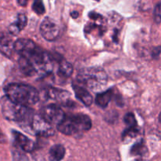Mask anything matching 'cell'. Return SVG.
Masks as SVG:
<instances>
[{
	"instance_id": "cell-1",
	"label": "cell",
	"mask_w": 161,
	"mask_h": 161,
	"mask_svg": "<svg viewBox=\"0 0 161 161\" xmlns=\"http://www.w3.org/2000/svg\"><path fill=\"white\" fill-rule=\"evenodd\" d=\"M1 104L2 113H3V116L6 119L17 122L20 124H23L22 128H25L27 126L28 127L25 130H28L26 131H28V130H30L31 119L34 116L32 109H31L28 106L14 103L12 101L9 100L6 96L3 97Z\"/></svg>"
},
{
	"instance_id": "cell-2",
	"label": "cell",
	"mask_w": 161,
	"mask_h": 161,
	"mask_svg": "<svg viewBox=\"0 0 161 161\" xmlns=\"http://www.w3.org/2000/svg\"><path fill=\"white\" fill-rule=\"evenodd\" d=\"M6 96L14 103L29 106L37 103L39 94L33 86L24 83H10L5 87Z\"/></svg>"
},
{
	"instance_id": "cell-3",
	"label": "cell",
	"mask_w": 161,
	"mask_h": 161,
	"mask_svg": "<svg viewBox=\"0 0 161 161\" xmlns=\"http://www.w3.org/2000/svg\"><path fill=\"white\" fill-rule=\"evenodd\" d=\"M92 127L90 117L84 114L66 116L63 120L57 125V128L61 133L65 135H75L81 132L89 130Z\"/></svg>"
},
{
	"instance_id": "cell-4",
	"label": "cell",
	"mask_w": 161,
	"mask_h": 161,
	"mask_svg": "<svg viewBox=\"0 0 161 161\" xmlns=\"http://www.w3.org/2000/svg\"><path fill=\"white\" fill-rule=\"evenodd\" d=\"M77 80L91 91H99L107 84L108 76L101 68L91 67L81 69L77 75Z\"/></svg>"
},
{
	"instance_id": "cell-5",
	"label": "cell",
	"mask_w": 161,
	"mask_h": 161,
	"mask_svg": "<svg viewBox=\"0 0 161 161\" xmlns=\"http://www.w3.org/2000/svg\"><path fill=\"white\" fill-rule=\"evenodd\" d=\"M42 137H50L55 135V130L51 124L47 123L40 115L33 116L30 127V132Z\"/></svg>"
},
{
	"instance_id": "cell-6",
	"label": "cell",
	"mask_w": 161,
	"mask_h": 161,
	"mask_svg": "<svg viewBox=\"0 0 161 161\" xmlns=\"http://www.w3.org/2000/svg\"><path fill=\"white\" fill-rule=\"evenodd\" d=\"M40 116L50 124L57 126L63 120L65 114L58 105L51 104L46 105L41 109Z\"/></svg>"
},
{
	"instance_id": "cell-7",
	"label": "cell",
	"mask_w": 161,
	"mask_h": 161,
	"mask_svg": "<svg viewBox=\"0 0 161 161\" xmlns=\"http://www.w3.org/2000/svg\"><path fill=\"white\" fill-rule=\"evenodd\" d=\"M60 27L55 20L47 17L40 25V31L42 37L47 41H53L59 36Z\"/></svg>"
},
{
	"instance_id": "cell-8",
	"label": "cell",
	"mask_w": 161,
	"mask_h": 161,
	"mask_svg": "<svg viewBox=\"0 0 161 161\" xmlns=\"http://www.w3.org/2000/svg\"><path fill=\"white\" fill-rule=\"evenodd\" d=\"M47 97L54 100L55 102H58L59 104L69 106L70 104H72V101L70 100V94L68 91L64 90L58 89V88L50 87L47 91Z\"/></svg>"
},
{
	"instance_id": "cell-9",
	"label": "cell",
	"mask_w": 161,
	"mask_h": 161,
	"mask_svg": "<svg viewBox=\"0 0 161 161\" xmlns=\"http://www.w3.org/2000/svg\"><path fill=\"white\" fill-rule=\"evenodd\" d=\"M13 135L16 143L22 150L27 153H30L34 150L35 143L28 137L16 130H13Z\"/></svg>"
},
{
	"instance_id": "cell-10",
	"label": "cell",
	"mask_w": 161,
	"mask_h": 161,
	"mask_svg": "<svg viewBox=\"0 0 161 161\" xmlns=\"http://www.w3.org/2000/svg\"><path fill=\"white\" fill-rule=\"evenodd\" d=\"M14 44L12 38L7 34L0 32V52L4 56L11 58L14 53Z\"/></svg>"
},
{
	"instance_id": "cell-11",
	"label": "cell",
	"mask_w": 161,
	"mask_h": 161,
	"mask_svg": "<svg viewBox=\"0 0 161 161\" xmlns=\"http://www.w3.org/2000/svg\"><path fill=\"white\" fill-rule=\"evenodd\" d=\"M72 88L75 91V94L76 97L79 100L81 101L82 103L84 104L86 106H90L92 104L93 97L86 88L75 84L72 86Z\"/></svg>"
},
{
	"instance_id": "cell-12",
	"label": "cell",
	"mask_w": 161,
	"mask_h": 161,
	"mask_svg": "<svg viewBox=\"0 0 161 161\" xmlns=\"http://www.w3.org/2000/svg\"><path fill=\"white\" fill-rule=\"evenodd\" d=\"M27 25V17L24 14H20L17 15V20L9 27V31L13 36H17Z\"/></svg>"
},
{
	"instance_id": "cell-13",
	"label": "cell",
	"mask_w": 161,
	"mask_h": 161,
	"mask_svg": "<svg viewBox=\"0 0 161 161\" xmlns=\"http://www.w3.org/2000/svg\"><path fill=\"white\" fill-rule=\"evenodd\" d=\"M18 64L20 71L25 75H28V76H33L37 74V71H36L34 64L27 58L20 56L18 60Z\"/></svg>"
},
{
	"instance_id": "cell-14",
	"label": "cell",
	"mask_w": 161,
	"mask_h": 161,
	"mask_svg": "<svg viewBox=\"0 0 161 161\" xmlns=\"http://www.w3.org/2000/svg\"><path fill=\"white\" fill-rule=\"evenodd\" d=\"M65 156V149L62 145L57 144L50 148L48 153L50 161H61Z\"/></svg>"
},
{
	"instance_id": "cell-15",
	"label": "cell",
	"mask_w": 161,
	"mask_h": 161,
	"mask_svg": "<svg viewBox=\"0 0 161 161\" xmlns=\"http://www.w3.org/2000/svg\"><path fill=\"white\" fill-rule=\"evenodd\" d=\"M113 95V92L111 89L108 90V91H105V92L103 93H100V94H98L96 96V104H97V105H98L99 107H101V108H105V107H107V105H108L110 101L112 100Z\"/></svg>"
},
{
	"instance_id": "cell-16",
	"label": "cell",
	"mask_w": 161,
	"mask_h": 161,
	"mask_svg": "<svg viewBox=\"0 0 161 161\" xmlns=\"http://www.w3.org/2000/svg\"><path fill=\"white\" fill-rule=\"evenodd\" d=\"M72 72H73V67L70 63L64 60L60 62L59 68H58V74L61 76L68 78V77L71 76Z\"/></svg>"
},
{
	"instance_id": "cell-17",
	"label": "cell",
	"mask_w": 161,
	"mask_h": 161,
	"mask_svg": "<svg viewBox=\"0 0 161 161\" xmlns=\"http://www.w3.org/2000/svg\"><path fill=\"white\" fill-rule=\"evenodd\" d=\"M146 153H147V148H146V145H145L144 142L142 140L135 143L132 146L131 149H130V154L132 156H136V157L140 156V157H143Z\"/></svg>"
},
{
	"instance_id": "cell-18",
	"label": "cell",
	"mask_w": 161,
	"mask_h": 161,
	"mask_svg": "<svg viewBox=\"0 0 161 161\" xmlns=\"http://www.w3.org/2000/svg\"><path fill=\"white\" fill-rule=\"evenodd\" d=\"M139 133V128L136 127H127V128L123 133V140L131 139L135 138Z\"/></svg>"
},
{
	"instance_id": "cell-19",
	"label": "cell",
	"mask_w": 161,
	"mask_h": 161,
	"mask_svg": "<svg viewBox=\"0 0 161 161\" xmlns=\"http://www.w3.org/2000/svg\"><path fill=\"white\" fill-rule=\"evenodd\" d=\"M32 9L39 15H42L45 13V6L42 0H35L32 5Z\"/></svg>"
},
{
	"instance_id": "cell-20",
	"label": "cell",
	"mask_w": 161,
	"mask_h": 161,
	"mask_svg": "<svg viewBox=\"0 0 161 161\" xmlns=\"http://www.w3.org/2000/svg\"><path fill=\"white\" fill-rule=\"evenodd\" d=\"M124 122L126 123L127 127H136V126H138L136 119H135L133 113H128L127 114H126V116H124Z\"/></svg>"
},
{
	"instance_id": "cell-21",
	"label": "cell",
	"mask_w": 161,
	"mask_h": 161,
	"mask_svg": "<svg viewBox=\"0 0 161 161\" xmlns=\"http://www.w3.org/2000/svg\"><path fill=\"white\" fill-rule=\"evenodd\" d=\"M14 161H29V160L25 154L16 151L14 153Z\"/></svg>"
},
{
	"instance_id": "cell-22",
	"label": "cell",
	"mask_w": 161,
	"mask_h": 161,
	"mask_svg": "<svg viewBox=\"0 0 161 161\" xmlns=\"http://www.w3.org/2000/svg\"><path fill=\"white\" fill-rule=\"evenodd\" d=\"M154 20L157 24L160 23V4H158L156 6L155 9H154Z\"/></svg>"
},
{
	"instance_id": "cell-23",
	"label": "cell",
	"mask_w": 161,
	"mask_h": 161,
	"mask_svg": "<svg viewBox=\"0 0 161 161\" xmlns=\"http://www.w3.org/2000/svg\"><path fill=\"white\" fill-rule=\"evenodd\" d=\"M71 16H72L73 18H76V17H78L79 16V13L76 12V11H73V12L71 13Z\"/></svg>"
},
{
	"instance_id": "cell-24",
	"label": "cell",
	"mask_w": 161,
	"mask_h": 161,
	"mask_svg": "<svg viewBox=\"0 0 161 161\" xmlns=\"http://www.w3.org/2000/svg\"><path fill=\"white\" fill-rule=\"evenodd\" d=\"M5 140H6V138H5V136L3 135V133L0 131V142H1V143L4 142Z\"/></svg>"
},
{
	"instance_id": "cell-25",
	"label": "cell",
	"mask_w": 161,
	"mask_h": 161,
	"mask_svg": "<svg viewBox=\"0 0 161 161\" xmlns=\"http://www.w3.org/2000/svg\"><path fill=\"white\" fill-rule=\"evenodd\" d=\"M96 1H99V0H96Z\"/></svg>"
},
{
	"instance_id": "cell-26",
	"label": "cell",
	"mask_w": 161,
	"mask_h": 161,
	"mask_svg": "<svg viewBox=\"0 0 161 161\" xmlns=\"http://www.w3.org/2000/svg\"><path fill=\"white\" fill-rule=\"evenodd\" d=\"M26 1H28V0H26Z\"/></svg>"
}]
</instances>
